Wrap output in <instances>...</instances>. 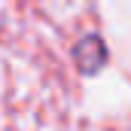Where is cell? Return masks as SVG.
Masks as SVG:
<instances>
[{
  "label": "cell",
  "mask_w": 131,
  "mask_h": 131,
  "mask_svg": "<svg viewBox=\"0 0 131 131\" xmlns=\"http://www.w3.org/2000/svg\"><path fill=\"white\" fill-rule=\"evenodd\" d=\"M73 58H76V67L85 76H92L107 64V46H104L101 37H82L76 43V49H73Z\"/></svg>",
  "instance_id": "1"
}]
</instances>
